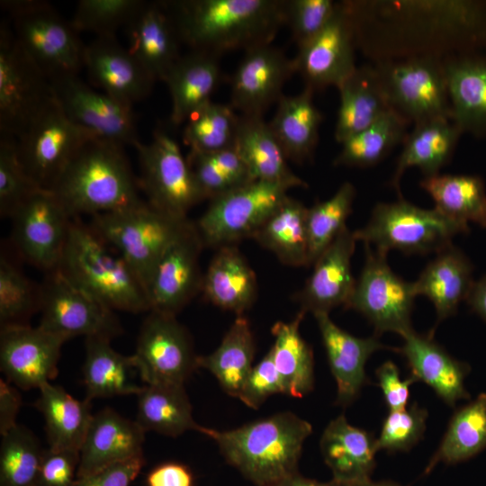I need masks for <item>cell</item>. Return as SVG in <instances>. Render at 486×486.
I'll return each mask as SVG.
<instances>
[{"label":"cell","instance_id":"obj_1","mask_svg":"<svg viewBox=\"0 0 486 486\" xmlns=\"http://www.w3.org/2000/svg\"><path fill=\"white\" fill-rule=\"evenodd\" d=\"M182 43L220 56L271 44L285 25L286 0L163 1Z\"/></svg>","mask_w":486,"mask_h":486},{"label":"cell","instance_id":"obj_2","mask_svg":"<svg viewBox=\"0 0 486 486\" xmlns=\"http://www.w3.org/2000/svg\"><path fill=\"white\" fill-rule=\"evenodd\" d=\"M124 146L89 139L50 190L71 219L118 211L141 201Z\"/></svg>","mask_w":486,"mask_h":486},{"label":"cell","instance_id":"obj_3","mask_svg":"<svg viewBox=\"0 0 486 486\" xmlns=\"http://www.w3.org/2000/svg\"><path fill=\"white\" fill-rule=\"evenodd\" d=\"M312 433L307 420L291 411L230 430L203 427L226 462L256 486H265L298 472L304 441Z\"/></svg>","mask_w":486,"mask_h":486},{"label":"cell","instance_id":"obj_4","mask_svg":"<svg viewBox=\"0 0 486 486\" xmlns=\"http://www.w3.org/2000/svg\"><path fill=\"white\" fill-rule=\"evenodd\" d=\"M57 268L113 310L139 313L151 310L148 290L137 272L80 218L71 219Z\"/></svg>","mask_w":486,"mask_h":486},{"label":"cell","instance_id":"obj_5","mask_svg":"<svg viewBox=\"0 0 486 486\" xmlns=\"http://www.w3.org/2000/svg\"><path fill=\"white\" fill-rule=\"evenodd\" d=\"M193 223L188 218L171 216L141 200L118 211L92 216L90 227L129 262L148 290L166 250Z\"/></svg>","mask_w":486,"mask_h":486},{"label":"cell","instance_id":"obj_6","mask_svg":"<svg viewBox=\"0 0 486 486\" xmlns=\"http://www.w3.org/2000/svg\"><path fill=\"white\" fill-rule=\"evenodd\" d=\"M1 3L10 17L17 41L50 80L77 75L84 67L86 45L71 21L45 1Z\"/></svg>","mask_w":486,"mask_h":486},{"label":"cell","instance_id":"obj_7","mask_svg":"<svg viewBox=\"0 0 486 486\" xmlns=\"http://www.w3.org/2000/svg\"><path fill=\"white\" fill-rule=\"evenodd\" d=\"M469 232V225L454 220L435 208L418 207L400 197L379 202L369 221L354 236L378 251L399 250L405 254L438 253L452 244L454 236Z\"/></svg>","mask_w":486,"mask_h":486},{"label":"cell","instance_id":"obj_8","mask_svg":"<svg viewBox=\"0 0 486 486\" xmlns=\"http://www.w3.org/2000/svg\"><path fill=\"white\" fill-rule=\"evenodd\" d=\"M51 80L17 41L10 23L0 25V135L18 140L55 101Z\"/></svg>","mask_w":486,"mask_h":486},{"label":"cell","instance_id":"obj_9","mask_svg":"<svg viewBox=\"0 0 486 486\" xmlns=\"http://www.w3.org/2000/svg\"><path fill=\"white\" fill-rule=\"evenodd\" d=\"M373 67L390 107L410 123L452 120L443 58L383 59Z\"/></svg>","mask_w":486,"mask_h":486},{"label":"cell","instance_id":"obj_10","mask_svg":"<svg viewBox=\"0 0 486 486\" xmlns=\"http://www.w3.org/2000/svg\"><path fill=\"white\" fill-rule=\"evenodd\" d=\"M292 188L284 183L252 180L210 200L195 222L203 246L219 248L252 238Z\"/></svg>","mask_w":486,"mask_h":486},{"label":"cell","instance_id":"obj_11","mask_svg":"<svg viewBox=\"0 0 486 486\" xmlns=\"http://www.w3.org/2000/svg\"><path fill=\"white\" fill-rule=\"evenodd\" d=\"M134 148L140 166L139 186L147 202L171 216L187 218V212L203 198L178 142L158 128L148 143L139 141Z\"/></svg>","mask_w":486,"mask_h":486},{"label":"cell","instance_id":"obj_12","mask_svg":"<svg viewBox=\"0 0 486 486\" xmlns=\"http://www.w3.org/2000/svg\"><path fill=\"white\" fill-rule=\"evenodd\" d=\"M41 328L67 340L78 336L112 340L123 331L114 310L75 284L58 268L40 284Z\"/></svg>","mask_w":486,"mask_h":486},{"label":"cell","instance_id":"obj_13","mask_svg":"<svg viewBox=\"0 0 486 486\" xmlns=\"http://www.w3.org/2000/svg\"><path fill=\"white\" fill-rule=\"evenodd\" d=\"M365 262L346 308L363 314L374 326L375 336L392 331L403 335L412 329V283L397 275L387 262V253L364 244Z\"/></svg>","mask_w":486,"mask_h":486},{"label":"cell","instance_id":"obj_14","mask_svg":"<svg viewBox=\"0 0 486 486\" xmlns=\"http://www.w3.org/2000/svg\"><path fill=\"white\" fill-rule=\"evenodd\" d=\"M90 133L73 123L57 99L16 140L20 161L32 181L50 190ZM95 138V137H94Z\"/></svg>","mask_w":486,"mask_h":486},{"label":"cell","instance_id":"obj_15","mask_svg":"<svg viewBox=\"0 0 486 486\" xmlns=\"http://www.w3.org/2000/svg\"><path fill=\"white\" fill-rule=\"evenodd\" d=\"M147 384L184 385L198 368L192 338L176 316L149 310L143 320L131 356Z\"/></svg>","mask_w":486,"mask_h":486},{"label":"cell","instance_id":"obj_16","mask_svg":"<svg viewBox=\"0 0 486 486\" xmlns=\"http://www.w3.org/2000/svg\"><path fill=\"white\" fill-rule=\"evenodd\" d=\"M12 243L19 256L45 273L61 260L71 218L56 196L41 189L10 218Z\"/></svg>","mask_w":486,"mask_h":486},{"label":"cell","instance_id":"obj_17","mask_svg":"<svg viewBox=\"0 0 486 486\" xmlns=\"http://www.w3.org/2000/svg\"><path fill=\"white\" fill-rule=\"evenodd\" d=\"M51 83L67 117L92 136L123 146L140 141L132 106L92 89L77 75L58 76Z\"/></svg>","mask_w":486,"mask_h":486},{"label":"cell","instance_id":"obj_18","mask_svg":"<svg viewBox=\"0 0 486 486\" xmlns=\"http://www.w3.org/2000/svg\"><path fill=\"white\" fill-rule=\"evenodd\" d=\"M354 31L341 2L325 27L298 47L292 58L295 73L314 92L338 87L356 69Z\"/></svg>","mask_w":486,"mask_h":486},{"label":"cell","instance_id":"obj_19","mask_svg":"<svg viewBox=\"0 0 486 486\" xmlns=\"http://www.w3.org/2000/svg\"><path fill=\"white\" fill-rule=\"evenodd\" d=\"M66 341L40 326L3 327L1 371L10 383L21 389H40L56 377L61 347Z\"/></svg>","mask_w":486,"mask_h":486},{"label":"cell","instance_id":"obj_20","mask_svg":"<svg viewBox=\"0 0 486 486\" xmlns=\"http://www.w3.org/2000/svg\"><path fill=\"white\" fill-rule=\"evenodd\" d=\"M203 248L195 223L169 246L150 278V310L176 316L202 292L203 275L199 259Z\"/></svg>","mask_w":486,"mask_h":486},{"label":"cell","instance_id":"obj_21","mask_svg":"<svg viewBox=\"0 0 486 486\" xmlns=\"http://www.w3.org/2000/svg\"><path fill=\"white\" fill-rule=\"evenodd\" d=\"M294 73L293 59L272 43L248 50L231 76L230 104L242 115L264 116Z\"/></svg>","mask_w":486,"mask_h":486},{"label":"cell","instance_id":"obj_22","mask_svg":"<svg viewBox=\"0 0 486 486\" xmlns=\"http://www.w3.org/2000/svg\"><path fill=\"white\" fill-rule=\"evenodd\" d=\"M84 67L96 87L130 106L148 97L156 82L116 36L95 37L86 45Z\"/></svg>","mask_w":486,"mask_h":486},{"label":"cell","instance_id":"obj_23","mask_svg":"<svg viewBox=\"0 0 486 486\" xmlns=\"http://www.w3.org/2000/svg\"><path fill=\"white\" fill-rule=\"evenodd\" d=\"M356 241L354 231L346 227L315 260L311 274L297 294L301 310L328 314L346 306L356 284L351 270Z\"/></svg>","mask_w":486,"mask_h":486},{"label":"cell","instance_id":"obj_24","mask_svg":"<svg viewBox=\"0 0 486 486\" xmlns=\"http://www.w3.org/2000/svg\"><path fill=\"white\" fill-rule=\"evenodd\" d=\"M125 30L130 52L155 81L164 82L181 56V41L163 1H144Z\"/></svg>","mask_w":486,"mask_h":486},{"label":"cell","instance_id":"obj_25","mask_svg":"<svg viewBox=\"0 0 486 486\" xmlns=\"http://www.w3.org/2000/svg\"><path fill=\"white\" fill-rule=\"evenodd\" d=\"M326 350L330 371L337 383L336 403L346 407L359 395L369 381L365 373L368 358L377 350L389 348L376 336L357 338L336 325L328 313L313 315Z\"/></svg>","mask_w":486,"mask_h":486},{"label":"cell","instance_id":"obj_26","mask_svg":"<svg viewBox=\"0 0 486 486\" xmlns=\"http://www.w3.org/2000/svg\"><path fill=\"white\" fill-rule=\"evenodd\" d=\"M145 431L110 408L93 415L79 450L76 478L113 463L143 455Z\"/></svg>","mask_w":486,"mask_h":486},{"label":"cell","instance_id":"obj_27","mask_svg":"<svg viewBox=\"0 0 486 486\" xmlns=\"http://www.w3.org/2000/svg\"><path fill=\"white\" fill-rule=\"evenodd\" d=\"M404 343L396 348L407 360L411 375L430 386L447 405L470 399L464 379L470 366L452 357L431 335H420L410 329L401 335Z\"/></svg>","mask_w":486,"mask_h":486},{"label":"cell","instance_id":"obj_28","mask_svg":"<svg viewBox=\"0 0 486 486\" xmlns=\"http://www.w3.org/2000/svg\"><path fill=\"white\" fill-rule=\"evenodd\" d=\"M451 119L462 130L486 132V58L469 53L443 58Z\"/></svg>","mask_w":486,"mask_h":486},{"label":"cell","instance_id":"obj_29","mask_svg":"<svg viewBox=\"0 0 486 486\" xmlns=\"http://www.w3.org/2000/svg\"><path fill=\"white\" fill-rule=\"evenodd\" d=\"M320 446L332 479L346 484L371 479L378 452L376 438L366 430L350 425L344 415L328 423Z\"/></svg>","mask_w":486,"mask_h":486},{"label":"cell","instance_id":"obj_30","mask_svg":"<svg viewBox=\"0 0 486 486\" xmlns=\"http://www.w3.org/2000/svg\"><path fill=\"white\" fill-rule=\"evenodd\" d=\"M473 266L464 252L453 244L436 253L412 283L417 295L426 296L434 305L436 324L456 313L466 301L474 281Z\"/></svg>","mask_w":486,"mask_h":486},{"label":"cell","instance_id":"obj_31","mask_svg":"<svg viewBox=\"0 0 486 486\" xmlns=\"http://www.w3.org/2000/svg\"><path fill=\"white\" fill-rule=\"evenodd\" d=\"M219 58L213 53L191 50L180 56L172 67L164 80L172 102V123H184L194 112L212 101L221 77Z\"/></svg>","mask_w":486,"mask_h":486},{"label":"cell","instance_id":"obj_32","mask_svg":"<svg viewBox=\"0 0 486 486\" xmlns=\"http://www.w3.org/2000/svg\"><path fill=\"white\" fill-rule=\"evenodd\" d=\"M256 274L235 245L222 246L203 275L202 292L215 306L243 315L256 301Z\"/></svg>","mask_w":486,"mask_h":486},{"label":"cell","instance_id":"obj_33","mask_svg":"<svg viewBox=\"0 0 486 486\" xmlns=\"http://www.w3.org/2000/svg\"><path fill=\"white\" fill-rule=\"evenodd\" d=\"M234 148L252 180L308 186L288 166L287 158L264 116L240 115Z\"/></svg>","mask_w":486,"mask_h":486},{"label":"cell","instance_id":"obj_34","mask_svg":"<svg viewBox=\"0 0 486 486\" xmlns=\"http://www.w3.org/2000/svg\"><path fill=\"white\" fill-rule=\"evenodd\" d=\"M462 130L448 119H432L414 124L398 158L391 185L399 195L400 179L408 168L418 167L424 177L439 174L451 159Z\"/></svg>","mask_w":486,"mask_h":486},{"label":"cell","instance_id":"obj_35","mask_svg":"<svg viewBox=\"0 0 486 486\" xmlns=\"http://www.w3.org/2000/svg\"><path fill=\"white\" fill-rule=\"evenodd\" d=\"M314 91L306 87L298 94L283 95L269 126L287 159L302 164L310 159L323 120L313 102Z\"/></svg>","mask_w":486,"mask_h":486},{"label":"cell","instance_id":"obj_36","mask_svg":"<svg viewBox=\"0 0 486 486\" xmlns=\"http://www.w3.org/2000/svg\"><path fill=\"white\" fill-rule=\"evenodd\" d=\"M338 90L339 105L334 136L338 143L369 127L392 110L373 65L357 67Z\"/></svg>","mask_w":486,"mask_h":486},{"label":"cell","instance_id":"obj_37","mask_svg":"<svg viewBox=\"0 0 486 486\" xmlns=\"http://www.w3.org/2000/svg\"><path fill=\"white\" fill-rule=\"evenodd\" d=\"M86 357L83 364L84 384L87 400L119 395H138L143 386L133 379L138 372L132 356L118 353L104 338H86Z\"/></svg>","mask_w":486,"mask_h":486},{"label":"cell","instance_id":"obj_38","mask_svg":"<svg viewBox=\"0 0 486 486\" xmlns=\"http://www.w3.org/2000/svg\"><path fill=\"white\" fill-rule=\"evenodd\" d=\"M39 390L35 407L45 419L49 448L79 451L93 418L90 400H79L50 382Z\"/></svg>","mask_w":486,"mask_h":486},{"label":"cell","instance_id":"obj_39","mask_svg":"<svg viewBox=\"0 0 486 486\" xmlns=\"http://www.w3.org/2000/svg\"><path fill=\"white\" fill-rule=\"evenodd\" d=\"M307 212L308 208L302 202L288 196L252 238L284 265L310 266Z\"/></svg>","mask_w":486,"mask_h":486},{"label":"cell","instance_id":"obj_40","mask_svg":"<svg viewBox=\"0 0 486 486\" xmlns=\"http://www.w3.org/2000/svg\"><path fill=\"white\" fill-rule=\"evenodd\" d=\"M138 396L136 422L146 431L178 436L188 430L202 433L184 385L146 384Z\"/></svg>","mask_w":486,"mask_h":486},{"label":"cell","instance_id":"obj_41","mask_svg":"<svg viewBox=\"0 0 486 486\" xmlns=\"http://www.w3.org/2000/svg\"><path fill=\"white\" fill-rule=\"evenodd\" d=\"M255 352V338L250 323L244 315H238L220 346L209 355L198 356L197 365L213 374L227 394L238 398L254 366Z\"/></svg>","mask_w":486,"mask_h":486},{"label":"cell","instance_id":"obj_42","mask_svg":"<svg viewBox=\"0 0 486 486\" xmlns=\"http://www.w3.org/2000/svg\"><path fill=\"white\" fill-rule=\"evenodd\" d=\"M304 315L301 310L292 320L277 321L271 328L274 340L269 351L282 378L285 395L294 398L304 397L314 387L313 353L300 332Z\"/></svg>","mask_w":486,"mask_h":486},{"label":"cell","instance_id":"obj_43","mask_svg":"<svg viewBox=\"0 0 486 486\" xmlns=\"http://www.w3.org/2000/svg\"><path fill=\"white\" fill-rule=\"evenodd\" d=\"M419 185L443 215L464 224L474 222L486 228V189L480 176L438 174L424 177Z\"/></svg>","mask_w":486,"mask_h":486},{"label":"cell","instance_id":"obj_44","mask_svg":"<svg viewBox=\"0 0 486 486\" xmlns=\"http://www.w3.org/2000/svg\"><path fill=\"white\" fill-rule=\"evenodd\" d=\"M486 448V393L454 412L437 450L427 464L428 475L439 463L466 461Z\"/></svg>","mask_w":486,"mask_h":486},{"label":"cell","instance_id":"obj_45","mask_svg":"<svg viewBox=\"0 0 486 486\" xmlns=\"http://www.w3.org/2000/svg\"><path fill=\"white\" fill-rule=\"evenodd\" d=\"M410 122L393 110L375 122L348 137L334 160L335 166L367 167L382 160L396 146L404 142Z\"/></svg>","mask_w":486,"mask_h":486},{"label":"cell","instance_id":"obj_46","mask_svg":"<svg viewBox=\"0 0 486 486\" xmlns=\"http://www.w3.org/2000/svg\"><path fill=\"white\" fill-rule=\"evenodd\" d=\"M230 104L209 102L184 122L183 139L190 150L215 152L235 147L239 115Z\"/></svg>","mask_w":486,"mask_h":486},{"label":"cell","instance_id":"obj_47","mask_svg":"<svg viewBox=\"0 0 486 486\" xmlns=\"http://www.w3.org/2000/svg\"><path fill=\"white\" fill-rule=\"evenodd\" d=\"M186 158L203 200H212L252 181L235 148L215 152L190 150Z\"/></svg>","mask_w":486,"mask_h":486},{"label":"cell","instance_id":"obj_48","mask_svg":"<svg viewBox=\"0 0 486 486\" xmlns=\"http://www.w3.org/2000/svg\"><path fill=\"white\" fill-rule=\"evenodd\" d=\"M44 451L23 426L17 424L2 435L0 486H35Z\"/></svg>","mask_w":486,"mask_h":486},{"label":"cell","instance_id":"obj_49","mask_svg":"<svg viewBox=\"0 0 486 486\" xmlns=\"http://www.w3.org/2000/svg\"><path fill=\"white\" fill-rule=\"evenodd\" d=\"M40 284L29 279L5 255L0 257V324L1 328L30 325L33 314L40 311Z\"/></svg>","mask_w":486,"mask_h":486},{"label":"cell","instance_id":"obj_50","mask_svg":"<svg viewBox=\"0 0 486 486\" xmlns=\"http://www.w3.org/2000/svg\"><path fill=\"white\" fill-rule=\"evenodd\" d=\"M355 197V186L349 182H345L330 198L317 202L308 208L307 230L310 265H313L319 256L346 227V221L352 212Z\"/></svg>","mask_w":486,"mask_h":486},{"label":"cell","instance_id":"obj_51","mask_svg":"<svg viewBox=\"0 0 486 486\" xmlns=\"http://www.w3.org/2000/svg\"><path fill=\"white\" fill-rule=\"evenodd\" d=\"M144 1L80 0L70 20L77 32H89L96 37L115 36L129 23Z\"/></svg>","mask_w":486,"mask_h":486},{"label":"cell","instance_id":"obj_52","mask_svg":"<svg viewBox=\"0 0 486 486\" xmlns=\"http://www.w3.org/2000/svg\"><path fill=\"white\" fill-rule=\"evenodd\" d=\"M24 170L16 140L0 135V215L11 218L32 194L41 190Z\"/></svg>","mask_w":486,"mask_h":486},{"label":"cell","instance_id":"obj_53","mask_svg":"<svg viewBox=\"0 0 486 486\" xmlns=\"http://www.w3.org/2000/svg\"><path fill=\"white\" fill-rule=\"evenodd\" d=\"M427 418V410L417 403L409 409L389 411L376 438L378 451H409L423 437Z\"/></svg>","mask_w":486,"mask_h":486},{"label":"cell","instance_id":"obj_54","mask_svg":"<svg viewBox=\"0 0 486 486\" xmlns=\"http://www.w3.org/2000/svg\"><path fill=\"white\" fill-rule=\"evenodd\" d=\"M337 4L332 0H286L285 24L298 47L325 27Z\"/></svg>","mask_w":486,"mask_h":486},{"label":"cell","instance_id":"obj_55","mask_svg":"<svg viewBox=\"0 0 486 486\" xmlns=\"http://www.w3.org/2000/svg\"><path fill=\"white\" fill-rule=\"evenodd\" d=\"M278 393L285 394V389L268 351L251 369L238 399L248 407L257 410L268 397Z\"/></svg>","mask_w":486,"mask_h":486},{"label":"cell","instance_id":"obj_56","mask_svg":"<svg viewBox=\"0 0 486 486\" xmlns=\"http://www.w3.org/2000/svg\"><path fill=\"white\" fill-rule=\"evenodd\" d=\"M79 451H44L35 486H74L79 465Z\"/></svg>","mask_w":486,"mask_h":486},{"label":"cell","instance_id":"obj_57","mask_svg":"<svg viewBox=\"0 0 486 486\" xmlns=\"http://www.w3.org/2000/svg\"><path fill=\"white\" fill-rule=\"evenodd\" d=\"M144 464L143 455L113 463L76 478L74 486H130Z\"/></svg>","mask_w":486,"mask_h":486},{"label":"cell","instance_id":"obj_58","mask_svg":"<svg viewBox=\"0 0 486 486\" xmlns=\"http://www.w3.org/2000/svg\"><path fill=\"white\" fill-rule=\"evenodd\" d=\"M376 377L389 411L406 409L410 386L417 379L412 375L401 379L398 366L391 361L383 363L377 368Z\"/></svg>","mask_w":486,"mask_h":486},{"label":"cell","instance_id":"obj_59","mask_svg":"<svg viewBox=\"0 0 486 486\" xmlns=\"http://www.w3.org/2000/svg\"><path fill=\"white\" fill-rule=\"evenodd\" d=\"M147 486H194V475L191 470L182 464L164 463L149 472Z\"/></svg>","mask_w":486,"mask_h":486},{"label":"cell","instance_id":"obj_60","mask_svg":"<svg viewBox=\"0 0 486 486\" xmlns=\"http://www.w3.org/2000/svg\"><path fill=\"white\" fill-rule=\"evenodd\" d=\"M18 391L8 381H0V433L5 434L17 425L16 417L21 406Z\"/></svg>","mask_w":486,"mask_h":486},{"label":"cell","instance_id":"obj_61","mask_svg":"<svg viewBox=\"0 0 486 486\" xmlns=\"http://www.w3.org/2000/svg\"><path fill=\"white\" fill-rule=\"evenodd\" d=\"M466 302L471 309L486 321V274L474 282Z\"/></svg>","mask_w":486,"mask_h":486},{"label":"cell","instance_id":"obj_62","mask_svg":"<svg viewBox=\"0 0 486 486\" xmlns=\"http://www.w3.org/2000/svg\"><path fill=\"white\" fill-rule=\"evenodd\" d=\"M332 479L329 482H319L313 479L303 477L298 472L284 477L265 486H351Z\"/></svg>","mask_w":486,"mask_h":486},{"label":"cell","instance_id":"obj_63","mask_svg":"<svg viewBox=\"0 0 486 486\" xmlns=\"http://www.w3.org/2000/svg\"><path fill=\"white\" fill-rule=\"evenodd\" d=\"M351 486H402L395 482L392 481H379L374 482L372 479L352 484Z\"/></svg>","mask_w":486,"mask_h":486}]
</instances>
